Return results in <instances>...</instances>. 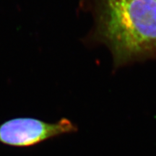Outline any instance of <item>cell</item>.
Segmentation results:
<instances>
[{"mask_svg":"<svg viewBox=\"0 0 156 156\" xmlns=\"http://www.w3.org/2000/svg\"><path fill=\"white\" fill-rule=\"evenodd\" d=\"M95 37L114 65L156 57V0H94Z\"/></svg>","mask_w":156,"mask_h":156,"instance_id":"cell-1","label":"cell"},{"mask_svg":"<svg viewBox=\"0 0 156 156\" xmlns=\"http://www.w3.org/2000/svg\"><path fill=\"white\" fill-rule=\"evenodd\" d=\"M77 131V126L67 118L49 123L30 117H20L0 124V143L12 147H28Z\"/></svg>","mask_w":156,"mask_h":156,"instance_id":"cell-2","label":"cell"}]
</instances>
